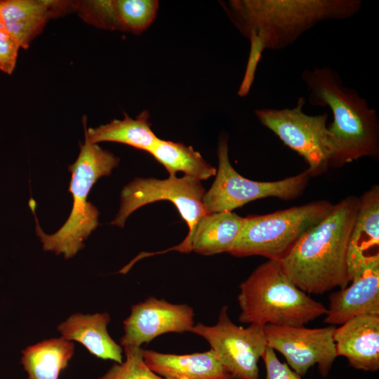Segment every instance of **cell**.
Masks as SVG:
<instances>
[{
  "label": "cell",
  "mask_w": 379,
  "mask_h": 379,
  "mask_svg": "<svg viewBox=\"0 0 379 379\" xmlns=\"http://www.w3.org/2000/svg\"><path fill=\"white\" fill-rule=\"evenodd\" d=\"M145 363L164 379H233L210 349L190 354L142 350Z\"/></svg>",
  "instance_id": "e0dca14e"
},
{
  "label": "cell",
  "mask_w": 379,
  "mask_h": 379,
  "mask_svg": "<svg viewBox=\"0 0 379 379\" xmlns=\"http://www.w3.org/2000/svg\"><path fill=\"white\" fill-rule=\"evenodd\" d=\"M318 200L266 215L244 218L240 232L229 252L237 257L264 256L279 261L300 238L331 210Z\"/></svg>",
  "instance_id": "8992f818"
},
{
  "label": "cell",
  "mask_w": 379,
  "mask_h": 379,
  "mask_svg": "<svg viewBox=\"0 0 379 379\" xmlns=\"http://www.w3.org/2000/svg\"><path fill=\"white\" fill-rule=\"evenodd\" d=\"M359 198L340 201L328 215L305 232L279 260L284 272L307 294H323L350 283L347 248Z\"/></svg>",
  "instance_id": "7a4b0ae2"
},
{
  "label": "cell",
  "mask_w": 379,
  "mask_h": 379,
  "mask_svg": "<svg viewBox=\"0 0 379 379\" xmlns=\"http://www.w3.org/2000/svg\"><path fill=\"white\" fill-rule=\"evenodd\" d=\"M149 113L145 109L135 119L127 114L123 119H114L108 124L87 128L84 120L85 136L92 143L115 142L149 152L159 138L151 128Z\"/></svg>",
  "instance_id": "ffe728a7"
},
{
  "label": "cell",
  "mask_w": 379,
  "mask_h": 379,
  "mask_svg": "<svg viewBox=\"0 0 379 379\" xmlns=\"http://www.w3.org/2000/svg\"><path fill=\"white\" fill-rule=\"evenodd\" d=\"M335 326L323 328L264 326L267 347L281 353L288 366L304 376L317 364L322 377H326L337 357L333 340Z\"/></svg>",
  "instance_id": "8fae6325"
},
{
  "label": "cell",
  "mask_w": 379,
  "mask_h": 379,
  "mask_svg": "<svg viewBox=\"0 0 379 379\" xmlns=\"http://www.w3.org/2000/svg\"><path fill=\"white\" fill-rule=\"evenodd\" d=\"M237 29L250 41L245 74L239 92L247 95L265 50L293 44L317 23L345 20L361 9V0H229L220 1Z\"/></svg>",
  "instance_id": "6da1fadb"
},
{
  "label": "cell",
  "mask_w": 379,
  "mask_h": 379,
  "mask_svg": "<svg viewBox=\"0 0 379 379\" xmlns=\"http://www.w3.org/2000/svg\"><path fill=\"white\" fill-rule=\"evenodd\" d=\"M210 345L216 359L233 379H259L258 361L267 347L264 326L235 324L223 306L215 324H194L191 331Z\"/></svg>",
  "instance_id": "30bf717a"
},
{
  "label": "cell",
  "mask_w": 379,
  "mask_h": 379,
  "mask_svg": "<svg viewBox=\"0 0 379 379\" xmlns=\"http://www.w3.org/2000/svg\"><path fill=\"white\" fill-rule=\"evenodd\" d=\"M74 352V345L63 338H51L22 351L21 363L28 379H58Z\"/></svg>",
  "instance_id": "44dd1931"
},
{
  "label": "cell",
  "mask_w": 379,
  "mask_h": 379,
  "mask_svg": "<svg viewBox=\"0 0 379 379\" xmlns=\"http://www.w3.org/2000/svg\"><path fill=\"white\" fill-rule=\"evenodd\" d=\"M379 264V187L359 198L347 255L350 281L367 268Z\"/></svg>",
  "instance_id": "4fadbf2b"
},
{
  "label": "cell",
  "mask_w": 379,
  "mask_h": 379,
  "mask_svg": "<svg viewBox=\"0 0 379 379\" xmlns=\"http://www.w3.org/2000/svg\"><path fill=\"white\" fill-rule=\"evenodd\" d=\"M18 44L2 28L0 27V70L11 74L15 67L18 51Z\"/></svg>",
  "instance_id": "4316f807"
},
{
  "label": "cell",
  "mask_w": 379,
  "mask_h": 379,
  "mask_svg": "<svg viewBox=\"0 0 379 379\" xmlns=\"http://www.w3.org/2000/svg\"><path fill=\"white\" fill-rule=\"evenodd\" d=\"M149 153L164 166L169 175L183 172L201 181L215 175L217 172L199 152L180 142L159 138Z\"/></svg>",
  "instance_id": "7402d4cb"
},
{
  "label": "cell",
  "mask_w": 379,
  "mask_h": 379,
  "mask_svg": "<svg viewBox=\"0 0 379 379\" xmlns=\"http://www.w3.org/2000/svg\"><path fill=\"white\" fill-rule=\"evenodd\" d=\"M73 11L86 22L98 28L118 30L114 0L72 1Z\"/></svg>",
  "instance_id": "cb8c5ba5"
},
{
  "label": "cell",
  "mask_w": 379,
  "mask_h": 379,
  "mask_svg": "<svg viewBox=\"0 0 379 379\" xmlns=\"http://www.w3.org/2000/svg\"><path fill=\"white\" fill-rule=\"evenodd\" d=\"M119 31L140 34L154 20L159 8L157 0H114Z\"/></svg>",
  "instance_id": "603a6c76"
},
{
  "label": "cell",
  "mask_w": 379,
  "mask_h": 379,
  "mask_svg": "<svg viewBox=\"0 0 379 379\" xmlns=\"http://www.w3.org/2000/svg\"><path fill=\"white\" fill-rule=\"evenodd\" d=\"M71 11L72 1L0 0V27L27 49L51 19Z\"/></svg>",
  "instance_id": "5bb4252c"
},
{
  "label": "cell",
  "mask_w": 379,
  "mask_h": 379,
  "mask_svg": "<svg viewBox=\"0 0 379 379\" xmlns=\"http://www.w3.org/2000/svg\"><path fill=\"white\" fill-rule=\"evenodd\" d=\"M110 321L108 313L71 315L58 326L62 338L81 343L91 354L102 359L123 362L122 348L109 335L107 326Z\"/></svg>",
  "instance_id": "ac0fdd59"
},
{
  "label": "cell",
  "mask_w": 379,
  "mask_h": 379,
  "mask_svg": "<svg viewBox=\"0 0 379 379\" xmlns=\"http://www.w3.org/2000/svg\"><path fill=\"white\" fill-rule=\"evenodd\" d=\"M126 360L114 364L99 379H164L153 372L145 363L140 347L126 346Z\"/></svg>",
  "instance_id": "d4e9b609"
},
{
  "label": "cell",
  "mask_w": 379,
  "mask_h": 379,
  "mask_svg": "<svg viewBox=\"0 0 379 379\" xmlns=\"http://www.w3.org/2000/svg\"><path fill=\"white\" fill-rule=\"evenodd\" d=\"M194 310L186 304H173L149 297L133 305L124 321L121 345L140 347L166 333L190 332L194 326Z\"/></svg>",
  "instance_id": "7c38bea8"
},
{
  "label": "cell",
  "mask_w": 379,
  "mask_h": 379,
  "mask_svg": "<svg viewBox=\"0 0 379 379\" xmlns=\"http://www.w3.org/2000/svg\"><path fill=\"white\" fill-rule=\"evenodd\" d=\"M302 79L310 105L328 107L333 114V122L328 126L329 166L378 157V117L366 99L355 89L344 86L339 74L329 67L305 69Z\"/></svg>",
  "instance_id": "3957f363"
},
{
  "label": "cell",
  "mask_w": 379,
  "mask_h": 379,
  "mask_svg": "<svg viewBox=\"0 0 379 379\" xmlns=\"http://www.w3.org/2000/svg\"><path fill=\"white\" fill-rule=\"evenodd\" d=\"M305 99L298 98L293 108H262L255 110L259 121L288 147L298 153L308 165L311 177L329 167L328 114L310 115L303 111Z\"/></svg>",
  "instance_id": "9c48e42d"
},
{
  "label": "cell",
  "mask_w": 379,
  "mask_h": 379,
  "mask_svg": "<svg viewBox=\"0 0 379 379\" xmlns=\"http://www.w3.org/2000/svg\"><path fill=\"white\" fill-rule=\"evenodd\" d=\"M337 357H345L353 368L375 372L379 369V314L354 317L333 331Z\"/></svg>",
  "instance_id": "9a60e30c"
},
{
  "label": "cell",
  "mask_w": 379,
  "mask_h": 379,
  "mask_svg": "<svg viewBox=\"0 0 379 379\" xmlns=\"http://www.w3.org/2000/svg\"><path fill=\"white\" fill-rule=\"evenodd\" d=\"M119 163L118 157L85 136L77 160L68 167L72 174L69 192L73 198L72 208L64 225L53 234H46L41 228L35 213L36 202L30 199L29 205L34 216L36 235L44 251L62 253L68 259L84 247V241L99 224V211L88 201L90 190L100 178L109 175Z\"/></svg>",
  "instance_id": "5b68a950"
},
{
  "label": "cell",
  "mask_w": 379,
  "mask_h": 379,
  "mask_svg": "<svg viewBox=\"0 0 379 379\" xmlns=\"http://www.w3.org/2000/svg\"><path fill=\"white\" fill-rule=\"evenodd\" d=\"M218 159L215 180L203 197L207 213L232 212L250 201L266 197L294 199L302 194L311 177L307 170L273 182L254 181L243 177L230 161L228 138L225 135L218 142Z\"/></svg>",
  "instance_id": "ba28073f"
},
{
  "label": "cell",
  "mask_w": 379,
  "mask_h": 379,
  "mask_svg": "<svg viewBox=\"0 0 379 379\" xmlns=\"http://www.w3.org/2000/svg\"><path fill=\"white\" fill-rule=\"evenodd\" d=\"M239 289L241 323L301 326L327 313L321 302L293 282L278 260H268L259 265Z\"/></svg>",
  "instance_id": "277c9868"
},
{
  "label": "cell",
  "mask_w": 379,
  "mask_h": 379,
  "mask_svg": "<svg viewBox=\"0 0 379 379\" xmlns=\"http://www.w3.org/2000/svg\"><path fill=\"white\" fill-rule=\"evenodd\" d=\"M266 368L265 379H302L287 364L278 359L275 351L267 347L262 356Z\"/></svg>",
  "instance_id": "484cf974"
},
{
  "label": "cell",
  "mask_w": 379,
  "mask_h": 379,
  "mask_svg": "<svg viewBox=\"0 0 379 379\" xmlns=\"http://www.w3.org/2000/svg\"><path fill=\"white\" fill-rule=\"evenodd\" d=\"M366 314H379V264L365 270L350 286L331 293L324 322L341 325Z\"/></svg>",
  "instance_id": "2e32d148"
},
{
  "label": "cell",
  "mask_w": 379,
  "mask_h": 379,
  "mask_svg": "<svg viewBox=\"0 0 379 379\" xmlns=\"http://www.w3.org/2000/svg\"><path fill=\"white\" fill-rule=\"evenodd\" d=\"M244 218L234 212L207 213L198 221L190 250L204 255L229 253L241 229Z\"/></svg>",
  "instance_id": "d6986e66"
},
{
  "label": "cell",
  "mask_w": 379,
  "mask_h": 379,
  "mask_svg": "<svg viewBox=\"0 0 379 379\" xmlns=\"http://www.w3.org/2000/svg\"><path fill=\"white\" fill-rule=\"evenodd\" d=\"M204 194L201 181L189 175H169L164 180L135 178L122 189L120 208L111 224L123 227L128 216L138 208L157 201H169L177 208L189 231L180 244L166 251L189 253L197 224L207 213L203 202Z\"/></svg>",
  "instance_id": "52a82bcc"
}]
</instances>
